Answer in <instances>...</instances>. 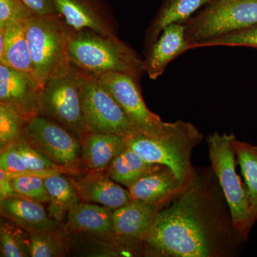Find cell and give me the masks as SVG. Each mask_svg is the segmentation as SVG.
<instances>
[{
	"mask_svg": "<svg viewBox=\"0 0 257 257\" xmlns=\"http://www.w3.org/2000/svg\"><path fill=\"white\" fill-rule=\"evenodd\" d=\"M234 133L215 132L207 139L211 170L218 182L229 207L236 234L246 242L257 214L253 210L245 184L236 171V155L233 141Z\"/></svg>",
	"mask_w": 257,
	"mask_h": 257,
	"instance_id": "277c9868",
	"label": "cell"
},
{
	"mask_svg": "<svg viewBox=\"0 0 257 257\" xmlns=\"http://www.w3.org/2000/svg\"><path fill=\"white\" fill-rule=\"evenodd\" d=\"M84 74L67 63L47 79L38 100V114L60 123L82 140L87 133L82 108Z\"/></svg>",
	"mask_w": 257,
	"mask_h": 257,
	"instance_id": "5b68a950",
	"label": "cell"
},
{
	"mask_svg": "<svg viewBox=\"0 0 257 257\" xmlns=\"http://www.w3.org/2000/svg\"><path fill=\"white\" fill-rule=\"evenodd\" d=\"M125 147L119 135L87 133L81 140V160L88 170L99 172L106 170Z\"/></svg>",
	"mask_w": 257,
	"mask_h": 257,
	"instance_id": "d6986e66",
	"label": "cell"
},
{
	"mask_svg": "<svg viewBox=\"0 0 257 257\" xmlns=\"http://www.w3.org/2000/svg\"><path fill=\"white\" fill-rule=\"evenodd\" d=\"M69 63L94 76L121 72L139 79L145 73L144 60L117 36L84 29L72 30L67 47Z\"/></svg>",
	"mask_w": 257,
	"mask_h": 257,
	"instance_id": "3957f363",
	"label": "cell"
},
{
	"mask_svg": "<svg viewBox=\"0 0 257 257\" xmlns=\"http://www.w3.org/2000/svg\"><path fill=\"white\" fill-rule=\"evenodd\" d=\"M248 47L257 48V25L204 42L199 47Z\"/></svg>",
	"mask_w": 257,
	"mask_h": 257,
	"instance_id": "f546056e",
	"label": "cell"
},
{
	"mask_svg": "<svg viewBox=\"0 0 257 257\" xmlns=\"http://www.w3.org/2000/svg\"><path fill=\"white\" fill-rule=\"evenodd\" d=\"M81 201L118 209L133 200L127 189L109 178L106 174L91 171L82 178L72 181Z\"/></svg>",
	"mask_w": 257,
	"mask_h": 257,
	"instance_id": "2e32d148",
	"label": "cell"
},
{
	"mask_svg": "<svg viewBox=\"0 0 257 257\" xmlns=\"http://www.w3.org/2000/svg\"><path fill=\"white\" fill-rule=\"evenodd\" d=\"M126 146L147 162L166 166L182 183L188 184L196 175L192 154L203 135L192 123L183 120L165 122L157 133L134 130L123 137Z\"/></svg>",
	"mask_w": 257,
	"mask_h": 257,
	"instance_id": "7a4b0ae2",
	"label": "cell"
},
{
	"mask_svg": "<svg viewBox=\"0 0 257 257\" xmlns=\"http://www.w3.org/2000/svg\"><path fill=\"white\" fill-rule=\"evenodd\" d=\"M243 243L210 168L196 170L192 182L161 209L144 246L157 256L228 257Z\"/></svg>",
	"mask_w": 257,
	"mask_h": 257,
	"instance_id": "6da1fadb",
	"label": "cell"
},
{
	"mask_svg": "<svg viewBox=\"0 0 257 257\" xmlns=\"http://www.w3.org/2000/svg\"><path fill=\"white\" fill-rule=\"evenodd\" d=\"M0 170L8 172L10 178L20 175H35L44 177L63 172L32 146L23 135L1 150Z\"/></svg>",
	"mask_w": 257,
	"mask_h": 257,
	"instance_id": "4fadbf2b",
	"label": "cell"
},
{
	"mask_svg": "<svg viewBox=\"0 0 257 257\" xmlns=\"http://www.w3.org/2000/svg\"><path fill=\"white\" fill-rule=\"evenodd\" d=\"M24 133L32 146L62 170H72L81 160V140L55 120L35 115L27 121Z\"/></svg>",
	"mask_w": 257,
	"mask_h": 257,
	"instance_id": "9c48e42d",
	"label": "cell"
},
{
	"mask_svg": "<svg viewBox=\"0 0 257 257\" xmlns=\"http://www.w3.org/2000/svg\"><path fill=\"white\" fill-rule=\"evenodd\" d=\"M57 229L30 233L32 257H57L65 254L66 243Z\"/></svg>",
	"mask_w": 257,
	"mask_h": 257,
	"instance_id": "4316f807",
	"label": "cell"
},
{
	"mask_svg": "<svg viewBox=\"0 0 257 257\" xmlns=\"http://www.w3.org/2000/svg\"><path fill=\"white\" fill-rule=\"evenodd\" d=\"M164 207L163 204L133 199L126 205L115 209L113 212L115 236L144 245L147 235Z\"/></svg>",
	"mask_w": 257,
	"mask_h": 257,
	"instance_id": "5bb4252c",
	"label": "cell"
},
{
	"mask_svg": "<svg viewBox=\"0 0 257 257\" xmlns=\"http://www.w3.org/2000/svg\"><path fill=\"white\" fill-rule=\"evenodd\" d=\"M45 177L35 175H20L10 179L12 187L19 195L40 203L50 201L45 183Z\"/></svg>",
	"mask_w": 257,
	"mask_h": 257,
	"instance_id": "f1b7e54d",
	"label": "cell"
},
{
	"mask_svg": "<svg viewBox=\"0 0 257 257\" xmlns=\"http://www.w3.org/2000/svg\"><path fill=\"white\" fill-rule=\"evenodd\" d=\"M27 121L13 108L0 104V150L23 135Z\"/></svg>",
	"mask_w": 257,
	"mask_h": 257,
	"instance_id": "83f0119b",
	"label": "cell"
},
{
	"mask_svg": "<svg viewBox=\"0 0 257 257\" xmlns=\"http://www.w3.org/2000/svg\"><path fill=\"white\" fill-rule=\"evenodd\" d=\"M233 147L253 210L257 214V145L235 139Z\"/></svg>",
	"mask_w": 257,
	"mask_h": 257,
	"instance_id": "d4e9b609",
	"label": "cell"
},
{
	"mask_svg": "<svg viewBox=\"0 0 257 257\" xmlns=\"http://www.w3.org/2000/svg\"><path fill=\"white\" fill-rule=\"evenodd\" d=\"M8 220L2 219L0 226L1 256H30V233L9 219Z\"/></svg>",
	"mask_w": 257,
	"mask_h": 257,
	"instance_id": "484cf974",
	"label": "cell"
},
{
	"mask_svg": "<svg viewBox=\"0 0 257 257\" xmlns=\"http://www.w3.org/2000/svg\"><path fill=\"white\" fill-rule=\"evenodd\" d=\"M95 77L121 106L137 130L150 134L161 130L165 121L147 107L140 89V79L121 72H108Z\"/></svg>",
	"mask_w": 257,
	"mask_h": 257,
	"instance_id": "30bf717a",
	"label": "cell"
},
{
	"mask_svg": "<svg viewBox=\"0 0 257 257\" xmlns=\"http://www.w3.org/2000/svg\"><path fill=\"white\" fill-rule=\"evenodd\" d=\"M35 15L40 16L59 15L54 0H23Z\"/></svg>",
	"mask_w": 257,
	"mask_h": 257,
	"instance_id": "1f68e13d",
	"label": "cell"
},
{
	"mask_svg": "<svg viewBox=\"0 0 257 257\" xmlns=\"http://www.w3.org/2000/svg\"><path fill=\"white\" fill-rule=\"evenodd\" d=\"M10 179L8 172L0 170V199L19 195L12 187Z\"/></svg>",
	"mask_w": 257,
	"mask_h": 257,
	"instance_id": "d6a6232c",
	"label": "cell"
},
{
	"mask_svg": "<svg viewBox=\"0 0 257 257\" xmlns=\"http://www.w3.org/2000/svg\"><path fill=\"white\" fill-rule=\"evenodd\" d=\"M211 0H166L147 29L145 45L151 46L163 31L172 24L184 23L198 9Z\"/></svg>",
	"mask_w": 257,
	"mask_h": 257,
	"instance_id": "7402d4cb",
	"label": "cell"
},
{
	"mask_svg": "<svg viewBox=\"0 0 257 257\" xmlns=\"http://www.w3.org/2000/svg\"><path fill=\"white\" fill-rule=\"evenodd\" d=\"M25 25L32 74L42 87L56 71L68 63L67 43L73 30L60 14L33 15Z\"/></svg>",
	"mask_w": 257,
	"mask_h": 257,
	"instance_id": "52a82bcc",
	"label": "cell"
},
{
	"mask_svg": "<svg viewBox=\"0 0 257 257\" xmlns=\"http://www.w3.org/2000/svg\"><path fill=\"white\" fill-rule=\"evenodd\" d=\"M33 15L23 0H0V29L11 23L26 22Z\"/></svg>",
	"mask_w": 257,
	"mask_h": 257,
	"instance_id": "4dcf8cb0",
	"label": "cell"
},
{
	"mask_svg": "<svg viewBox=\"0 0 257 257\" xmlns=\"http://www.w3.org/2000/svg\"><path fill=\"white\" fill-rule=\"evenodd\" d=\"M83 74V116L87 133L124 137L137 130L121 106L101 85L95 76L84 72Z\"/></svg>",
	"mask_w": 257,
	"mask_h": 257,
	"instance_id": "ba28073f",
	"label": "cell"
},
{
	"mask_svg": "<svg viewBox=\"0 0 257 257\" xmlns=\"http://www.w3.org/2000/svg\"><path fill=\"white\" fill-rule=\"evenodd\" d=\"M59 14L74 30L117 36L111 13L102 0H54Z\"/></svg>",
	"mask_w": 257,
	"mask_h": 257,
	"instance_id": "7c38bea8",
	"label": "cell"
},
{
	"mask_svg": "<svg viewBox=\"0 0 257 257\" xmlns=\"http://www.w3.org/2000/svg\"><path fill=\"white\" fill-rule=\"evenodd\" d=\"M42 87L33 74L0 64V104L13 108L27 120L38 114Z\"/></svg>",
	"mask_w": 257,
	"mask_h": 257,
	"instance_id": "8fae6325",
	"label": "cell"
},
{
	"mask_svg": "<svg viewBox=\"0 0 257 257\" xmlns=\"http://www.w3.org/2000/svg\"><path fill=\"white\" fill-rule=\"evenodd\" d=\"M187 185L171 169L162 166L144 176L127 189L133 199L165 206Z\"/></svg>",
	"mask_w": 257,
	"mask_h": 257,
	"instance_id": "e0dca14e",
	"label": "cell"
},
{
	"mask_svg": "<svg viewBox=\"0 0 257 257\" xmlns=\"http://www.w3.org/2000/svg\"><path fill=\"white\" fill-rule=\"evenodd\" d=\"M113 212L109 208L81 201L73 206L67 214V229L97 236L114 234Z\"/></svg>",
	"mask_w": 257,
	"mask_h": 257,
	"instance_id": "ffe728a7",
	"label": "cell"
},
{
	"mask_svg": "<svg viewBox=\"0 0 257 257\" xmlns=\"http://www.w3.org/2000/svg\"><path fill=\"white\" fill-rule=\"evenodd\" d=\"M189 50L184 24L169 25L147 49L146 59L144 60L145 72L150 79H157L172 60Z\"/></svg>",
	"mask_w": 257,
	"mask_h": 257,
	"instance_id": "9a60e30c",
	"label": "cell"
},
{
	"mask_svg": "<svg viewBox=\"0 0 257 257\" xmlns=\"http://www.w3.org/2000/svg\"><path fill=\"white\" fill-rule=\"evenodd\" d=\"M162 166L147 162L126 146L106 169L105 173L114 182L128 189L144 176Z\"/></svg>",
	"mask_w": 257,
	"mask_h": 257,
	"instance_id": "603a6c76",
	"label": "cell"
},
{
	"mask_svg": "<svg viewBox=\"0 0 257 257\" xmlns=\"http://www.w3.org/2000/svg\"><path fill=\"white\" fill-rule=\"evenodd\" d=\"M0 64L32 74V62L25 22L0 29Z\"/></svg>",
	"mask_w": 257,
	"mask_h": 257,
	"instance_id": "44dd1931",
	"label": "cell"
},
{
	"mask_svg": "<svg viewBox=\"0 0 257 257\" xmlns=\"http://www.w3.org/2000/svg\"><path fill=\"white\" fill-rule=\"evenodd\" d=\"M184 23L190 50L204 42L257 25V0H211Z\"/></svg>",
	"mask_w": 257,
	"mask_h": 257,
	"instance_id": "8992f818",
	"label": "cell"
},
{
	"mask_svg": "<svg viewBox=\"0 0 257 257\" xmlns=\"http://www.w3.org/2000/svg\"><path fill=\"white\" fill-rule=\"evenodd\" d=\"M49 198V214L57 221L63 219L69 209L81 202L73 182L63 175V172L45 178Z\"/></svg>",
	"mask_w": 257,
	"mask_h": 257,
	"instance_id": "cb8c5ba5",
	"label": "cell"
},
{
	"mask_svg": "<svg viewBox=\"0 0 257 257\" xmlns=\"http://www.w3.org/2000/svg\"><path fill=\"white\" fill-rule=\"evenodd\" d=\"M42 203L13 196L0 199L1 215L29 233L57 229L58 221L51 218Z\"/></svg>",
	"mask_w": 257,
	"mask_h": 257,
	"instance_id": "ac0fdd59",
	"label": "cell"
}]
</instances>
